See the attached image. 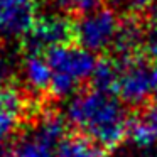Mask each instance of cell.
<instances>
[{
	"instance_id": "cell-1",
	"label": "cell",
	"mask_w": 157,
	"mask_h": 157,
	"mask_svg": "<svg viewBox=\"0 0 157 157\" xmlns=\"http://www.w3.org/2000/svg\"><path fill=\"white\" fill-rule=\"evenodd\" d=\"M64 117L69 125L103 150L117 149L127 139L130 118L113 93L98 88L83 90L69 98Z\"/></svg>"
},
{
	"instance_id": "cell-2",
	"label": "cell",
	"mask_w": 157,
	"mask_h": 157,
	"mask_svg": "<svg viewBox=\"0 0 157 157\" xmlns=\"http://www.w3.org/2000/svg\"><path fill=\"white\" fill-rule=\"evenodd\" d=\"M51 68V88L49 91L58 98H73L85 81L93 78L96 69L95 54L86 49L63 44L46 52Z\"/></svg>"
},
{
	"instance_id": "cell-3",
	"label": "cell",
	"mask_w": 157,
	"mask_h": 157,
	"mask_svg": "<svg viewBox=\"0 0 157 157\" xmlns=\"http://www.w3.org/2000/svg\"><path fill=\"white\" fill-rule=\"evenodd\" d=\"M113 95L130 106L157 103V66L139 54L118 58Z\"/></svg>"
},
{
	"instance_id": "cell-4",
	"label": "cell",
	"mask_w": 157,
	"mask_h": 157,
	"mask_svg": "<svg viewBox=\"0 0 157 157\" xmlns=\"http://www.w3.org/2000/svg\"><path fill=\"white\" fill-rule=\"evenodd\" d=\"M122 21L108 7H98L81 14L73 22V37L79 48L90 52H101L113 48Z\"/></svg>"
},
{
	"instance_id": "cell-5",
	"label": "cell",
	"mask_w": 157,
	"mask_h": 157,
	"mask_svg": "<svg viewBox=\"0 0 157 157\" xmlns=\"http://www.w3.org/2000/svg\"><path fill=\"white\" fill-rule=\"evenodd\" d=\"M73 37V22L63 14H44L36 17L24 36V46L29 52H48L58 46L68 44Z\"/></svg>"
},
{
	"instance_id": "cell-6",
	"label": "cell",
	"mask_w": 157,
	"mask_h": 157,
	"mask_svg": "<svg viewBox=\"0 0 157 157\" xmlns=\"http://www.w3.org/2000/svg\"><path fill=\"white\" fill-rule=\"evenodd\" d=\"M36 21V0H0V36L24 37Z\"/></svg>"
},
{
	"instance_id": "cell-7",
	"label": "cell",
	"mask_w": 157,
	"mask_h": 157,
	"mask_svg": "<svg viewBox=\"0 0 157 157\" xmlns=\"http://www.w3.org/2000/svg\"><path fill=\"white\" fill-rule=\"evenodd\" d=\"M27 113V103L21 91L12 86H0V144L10 140L21 128Z\"/></svg>"
},
{
	"instance_id": "cell-8",
	"label": "cell",
	"mask_w": 157,
	"mask_h": 157,
	"mask_svg": "<svg viewBox=\"0 0 157 157\" xmlns=\"http://www.w3.org/2000/svg\"><path fill=\"white\" fill-rule=\"evenodd\" d=\"M127 140L139 150L152 152L157 147V105L140 110L128 122Z\"/></svg>"
},
{
	"instance_id": "cell-9",
	"label": "cell",
	"mask_w": 157,
	"mask_h": 157,
	"mask_svg": "<svg viewBox=\"0 0 157 157\" xmlns=\"http://www.w3.org/2000/svg\"><path fill=\"white\" fill-rule=\"evenodd\" d=\"M22 79L29 91L32 93H46L51 88V68L48 58L44 54L29 52L24 58L21 66Z\"/></svg>"
},
{
	"instance_id": "cell-10",
	"label": "cell",
	"mask_w": 157,
	"mask_h": 157,
	"mask_svg": "<svg viewBox=\"0 0 157 157\" xmlns=\"http://www.w3.org/2000/svg\"><path fill=\"white\" fill-rule=\"evenodd\" d=\"M58 147L59 145L32 128L19 139L12 157H58Z\"/></svg>"
},
{
	"instance_id": "cell-11",
	"label": "cell",
	"mask_w": 157,
	"mask_h": 157,
	"mask_svg": "<svg viewBox=\"0 0 157 157\" xmlns=\"http://www.w3.org/2000/svg\"><path fill=\"white\" fill-rule=\"evenodd\" d=\"M144 34H145V31H142L140 24L135 19H125V21H122L115 46H113L117 54H118V58L137 54V49L144 44Z\"/></svg>"
},
{
	"instance_id": "cell-12",
	"label": "cell",
	"mask_w": 157,
	"mask_h": 157,
	"mask_svg": "<svg viewBox=\"0 0 157 157\" xmlns=\"http://www.w3.org/2000/svg\"><path fill=\"white\" fill-rule=\"evenodd\" d=\"M105 150L83 135L66 137L58 147V157H103Z\"/></svg>"
},
{
	"instance_id": "cell-13",
	"label": "cell",
	"mask_w": 157,
	"mask_h": 157,
	"mask_svg": "<svg viewBox=\"0 0 157 157\" xmlns=\"http://www.w3.org/2000/svg\"><path fill=\"white\" fill-rule=\"evenodd\" d=\"M122 2H125V0H54V4L61 10H75V12H81V14L93 10V9H98L101 4L117 5L122 4Z\"/></svg>"
},
{
	"instance_id": "cell-14",
	"label": "cell",
	"mask_w": 157,
	"mask_h": 157,
	"mask_svg": "<svg viewBox=\"0 0 157 157\" xmlns=\"http://www.w3.org/2000/svg\"><path fill=\"white\" fill-rule=\"evenodd\" d=\"M15 73V64L10 56L0 54V86H7Z\"/></svg>"
},
{
	"instance_id": "cell-15",
	"label": "cell",
	"mask_w": 157,
	"mask_h": 157,
	"mask_svg": "<svg viewBox=\"0 0 157 157\" xmlns=\"http://www.w3.org/2000/svg\"><path fill=\"white\" fill-rule=\"evenodd\" d=\"M155 2H157V0H125L127 7H128L132 12H135V14L147 12L149 9L154 7V4H155Z\"/></svg>"
},
{
	"instance_id": "cell-16",
	"label": "cell",
	"mask_w": 157,
	"mask_h": 157,
	"mask_svg": "<svg viewBox=\"0 0 157 157\" xmlns=\"http://www.w3.org/2000/svg\"><path fill=\"white\" fill-rule=\"evenodd\" d=\"M144 157H157V150H152V152H147Z\"/></svg>"
},
{
	"instance_id": "cell-17",
	"label": "cell",
	"mask_w": 157,
	"mask_h": 157,
	"mask_svg": "<svg viewBox=\"0 0 157 157\" xmlns=\"http://www.w3.org/2000/svg\"><path fill=\"white\" fill-rule=\"evenodd\" d=\"M0 157H7V155H5V154L2 152V150H0Z\"/></svg>"
}]
</instances>
